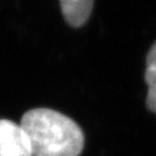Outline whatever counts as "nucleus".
<instances>
[{"instance_id":"1","label":"nucleus","mask_w":156,"mask_h":156,"mask_svg":"<svg viewBox=\"0 0 156 156\" xmlns=\"http://www.w3.org/2000/svg\"><path fill=\"white\" fill-rule=\"evenodd\" d=\"M22 127L33 156H79L85 136L73 119L50 108H34L23 115Z\"/></svg>"},{"instance_id":"2","label":"nucleus","mask_w":156,"mask_h":156,"mask_svg":"<svg viewBox=\"0 0 156 156\" xmlns=\"http://www.w3.org/2000/svg\"><path fill=\"white\" fill-rule=\"evenodd\" d=\"M0 156H33L24 130L12 120L0 119Z\"/></svg>"},{"instance_id":"3","label":"nucleus","mask_w":156,"mask_h":156,"mask_svg":"<svg viewBox=\"0 0 156 156\" xmlns=\"http://www.w3.org/2000/svg\"><path fill=\"white\" fill-rule=\"evenodd\" d=\"M92 0H61L60 5L66 22L73 27H80L89 19L93 7Z\"/></svg>"},{"instance_id":"4","label":"nucleus","mask_w":156,"mask_h":156,"mask_svg":"<svg viewBox=\"0 0 156 156\" xmlns=\"http://www.w3.org/2000/svg\"><path fill=\"white\" fill-rule=\"evenodd\" d=\"M145 83L149 86L146 105L150 111L156 113V41L146 56Z\"/></svg>"}]
</instances>
